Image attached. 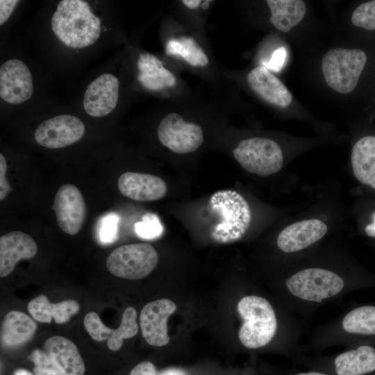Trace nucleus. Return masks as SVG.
I'll return each mask as SVG.
<instances>
[{"label": "nucleus", "mask_w": 375, "mask_h": 375, "mask_svg": "<svg viewBox=\"0 0 375 375\" xmlns=\"http://www.w3.org/2000/svg\"><path fill=\"white\" fill-rule=\"evenodd\" d=\"M373 222L365 226V233L367 235L375 238V211L372 215Z\"/></svg>", "instance_id": "72a5a7b5"}, {"label": "nucleus", "mask_w": 375, "mask_h": 375, "mask_svg": "<svg viewBox=\"0 0 375 375\" xmlns=\"http://www.w3.org/2000/svg\"><path fill=\"white\" fill-rule=\"evenodd\" d=\"M8 165L5 157L0 154V200L3 201L11 191V187L6 178Z\"/></svg>", "instance_id": "c85d7f7f"}, {"label": "nucleus", "mask_w": 375, "mask_h": 375, "mask_svg": "<svg viewBox=\"0 0 375 375\" xmlns=\"http://www.w3.org/2000/svg\"><path fill=\"white\" fill-rule=\"evenodd\" d=\"M356 285L344 272L310 265L288 272L276 288L279 301L305 322L318 308L342 299Z\"/></svg>", "instance_id": "f257e3e1"}, {"label": "nucleus", "mask_w": 375, "mask_h": 375, "mask_svg": "<svg viewBox=\"0 0 375 375\" xmlns=\"http://www.w3.org/2000/svg\"><path fill=\"white\" fill-rule=\"evenodd\" d=\"M118 189L124 197L138 201H152L163 198L167 191L165 181L149 174L126 172L118 179Z\"/></svg>", "instance_id": "2eb2a0df"}, {"label": "nucleus", "mask_w": 375, "mask_h": 375, "mask_svg": "<svg viewBox=\"0 0 375 375\" xmlns=\"http://www.w3.org/2000/svg\"><path fill=\"white\" fill-rule=\"evenodd\" d=\"M38 252L33 238L22 231H11L0 238V276L6 277L22 259H31Z\"/></svg>", "instance_id": "dca6fc26"}, {"label": "nucleus", "mask_w": 375, "mask_h": 375, "mask_svg": "<svg viewBox=\"0 0 375 375\" xmlns=\"http://www.w3.org/2000/svg\"><path fill=\"white\" fill-rule=\"evenodd\" d=\"M158 138L162 145L176 153L193 152L203 142L201 127L174 112L167 115L160 122Z\"/></svg>", "instance_id": "0eeeda50"}, {"label": "nucleus", "mask_w": 375, "mask_h": 375, "mask_svg": "<svg viewBox=\"0 0 375 375\" xmlns=\"http://www.w3.org/2000/svg\"><path fill=\"white\" fill-rule=\"evenodd\" d=\"M33 92L31 73L22 61L10 59L0 67V97L10 104H19L31 98Z\"/></svg>", "instance_id": "f8f14e48"}, {"label": "nucleus", "mask_w": 375, "mask_h": 375, "mask_svg": "<svg viewBox=\"0 0 375 375\" xmlns=\"http://www.w3.org/2000/svg\"><path fill=\"white\" fill-rule=\"evenodd\" d=\"M137 65L140 70L138 80L146 89L160 90L176 85L174 75L155 56L149 53H140Z\"/></svg>", "instance_id": "aec40b11"}, {"label": "nucleus", "mask_w": 375, "mask_h": 375, "mask_svg": "<svg viewBox=\"0 0 375 375\" xmlns=\"http://www.w3.org/2000/svg\"><path fill=\"white\" fill-rule=\"evenodd\" d=\"M351 22L367 30L375 29V0L363 3L357 7L351 16Z\"/></svg>", "instance_id": "a878e982"}, {"label": "nucleus", "mask_w": 375, "mask_h": 375, "mask_svg": "<svg viewBox=\"0 0 375 375\" xmlns=\"http://www.w3.org/2000/svg\"><path fill=\"white\" fill-rule=\"evenodd\" d=\"M281 375H334L329 372L318 370V369H307L306 370H298V369H287L285 371H283L281 373Z\"/></svg>", "instance_id": "473e14b6"}, {"label": "nucleus", "mask_w": 375, "mask_h": 375, "mask_svg": "<svg viewBox=\"0 0 375 375\" xmlns=\"http://www.w3.org/2000/svg\"><path fill=\"white\" fill-rule=\"evenodd\" d=\"M351 164L356 178L375 189V136H365L354 144Z\"/></svg>", "instance_id": "4be33fe9"}, {"label": "nucleus", "mask_w": 375, "mask_h": 375, "mask_svg": "<svg viewBox=\"0 0 375 375\" xmlns=\"http://www.w3.org/2000/svg\"><path fill=\"white\" fill-rule=\"evenodd\" d=\"M51 28L67 47L84 48L94 44L101 33V19L82 0H62L51 19Z\"/></svg>", "instance_id": "f03ea898"}, {"label": "nucleus", "mask_w": 375, "mask_h": 375, "mask_svg": "<svg viewBox=\"0 0 375 375\" xmlns=\"http://www.w3.org/2000/svg\"><path fill=\"white\" fill-rule=\"evenodd\" d=\"M84 326L90 337L97 341L108 340L112 351L121 349L124 339L134 337L138 332L137 312L133 307L126 308L122 315L119 326L116 329L107 327L94 312H88L84 317Z\"/></svg>", "instance_id": "9b49d317"}, {"label": "nucleus", "mask_w": 375, "mask_h": 375, "mask_svg": "<svg viewBox=\"0 0 375 375\" xmlns=\"http://www.w3.org/2000/svg\"><path fill=\"white\" fill-rule=\"evenodd\" d=\"M163 226L155 214H145L142 220L135 224L136 234L144 239H154L160 237L163 233Z\"/></svg>", "instance_id": "393cba45"}, {"label": "nucleus", "mask_w": 375, "mask_h": 375, "mask_svg": "<svg viewBox=\"0 0 375 375\" xmlns=\"http://www.w3.org/2000/svg\"><path fill=\"white\" fill-rule=\"evenodd\" d=\"M271 12L270 22L278 31H289L304 17L306 7L301 0H267Z\"/></svg>", "instance_id": "5701e85b"}, {"label": "nucleus", "mask_w": 375, "mask_h": 375, "mask_svg": "<svg viewBox=\"0 0 375 375\" xmlns=\"http://www.w3.org/2000/svg\"><path fill=\"white\" fill-rule=\"evenodd\" d=\"M37 330V324L26 314L11 310L2 323L1 341L3 346L16 347L29 341Z\"/></svg>", "instance_id": "412c9836"}, {"label": "nucleus", "mask_w": 375, "mask_h": 375, "mask_svg": "<svg viewBox=\"0 0 375 375\" xmlns=\"http://www.w3.org/2000/svg\"><path fill=\"white\" fill-rule=\"evenodd\" d=\"M27 309L40 322L51 323L53 317L56 324H63L78 312L80 306L76 301L69 299L51 303L44 294H40L28 303Z\"/></svg>", "instance_id": "6ab92c4d"}, {"label": "nucleus", "mask_w": 375, "mask_h": 375, "mask_svg": "<svg viewBox=\"0 0 375 375\" xmlns=\"http://www.w3.org/2000/svg\"><path fill=\"white\" fill-rule=\"evenodd\" d=\"M366 62L367 56L361 49L335 48L324 55L322 69L332 89L348 94L357 85Z\"/></svg>", "instance_id": "20e7f679"}, {"label": "nucleus", "mask_w": 375, "mask_h": 375, "mask_svg": "<svg viewBox=\"0 0 375 375\" xmlns=\"http://www.w3.org/2000/svg\"><path fill=\"white\" fill-rule=\"evenodd\" d=\"M176 310V305L168 299H160L147 303L140 315L142 334L153 347H162L169 342L167 321Z\"/></svg>", "instance_id": "9d476101"}, {"label": "nucleus", "mask_w": 375, "mask_h": 375, "mask_svg": "<svg viewBox=\"0 0 375 375\" xmlns=\"http://www.w3.org/2000/svg\"><path fill=\"white\" fill-rule=\"evenodd\" d=\"M119 97V81L111 74H103L88 85L84 94L83 107L92 117H103L116 107Z\"/></svg>", "instance_id": "4468645a"}, {"label": "nucleus", "mask_w": 375, "mask_h": 375, "mask_svg": "<svg viewBox=\"0 0 375 375\" xmlns=\"http://www.w3.org/2000/svg\"><path fill=\"white\" fill-rule=\"evenodd\" d=\"M247 81L258 96L271 104L285 108L292 102L290 92L265 67L259 66L253 69L247 76Z\"/></svg>", "instance_id": "f3484780"}, {"label": "nucleus", "mask_w": 375, "mask_h": 375, "mask_svg": "<svg viewBox=\"0 0 375 375\" xmlns=\"http://www.w3.org/2000/svg\"><path fill=\"white\" fill-rule=\"evenodd\" d=\"M182 3L190 9H196L202 1L201 0H183Z\"/></svg>", "instance_id": "f704fd0d"}, {"label": "nucleus", "mask_w": 375, "mask_h": 375, "mask_svg": "<svg viewBox=\"0 0 375 375\" xmlns=\"http://www.w3.org/2000/svg\"><path fill=\"white\" fill-rule=\"evenodd\" d=\"M287 56L286 49L283 47H279L274 51L269 61L265 64L267 67L274 72H279L285 61ZM266 67V68H267Z\"/></svg>", "instance_id": "c756f323"}, {"label": "nucleus", "mask_w": 375, "mask_h": 375, "mask_svg": "<svg viewBox=\"0 0 375 375\" xmlns=\"http://www.w3.org/2000/svg\"><path fill=\"white\" fill-rule=\"evenodd\" d=\"M30 359L34 363L36 375H65L44 351L34 350Z\"/></svg>", "instance_id": "bb28decb"}, {"label": "nucleus", "mask_w": 375, "mask_h": 375, "mask_svg": "<svg viewBox=\"0 0 375 375\" xmlns=\"http://www.w3.org/2000/svg\"><path fill=\"white\" fill-rule=\"evenodd\" d=\"M327 231V226L317 219L297 222L280 232L276 244L285 253L299 252L319 241Z\"/></svg>", "instance_id": "ddd939ff"}, {"label": "nucleus", "mask_w": 375, "mask_h": 375, "mask_svg": "<svg viewBox=\"0 0 375 375\" xmlns=\"http://www.w3.org/2000/svg\"><path fill=\"white\" fill-rule=\"evenodd\" d=\"M160 375H185L182 371L177 369H169L162 372Z\"/></svg>", "instance_id": "c9c22d12"}, {"label": "nucleus", "mask_w": 375, "mask_h": 375, "mask_svg": "<svg viewBox=\"0 0 375 375\" xmlns=\"http://www.w3.org/2000/svg\"><path fill=\"white\" fill-rule=\"evenodd\" d=\"M119 216L108 213L101 217L98 224V237L102 243H112L117 238Z\"/></svg>", "instance_id": "cd10ccee"}, {"label": "nucleus", "mask_w": 375, "mask_h": 375, "mask_svg": "<svg viewBox=\"0 0 375 375\" xmlns=\"http://www.w3.org/2000/svg\"><path fill=\"white\" fill-rule=\"evenodd\" d=\"M158 262V254L153 247L147 243H134L114 249L106 259V267L115 276L138 280L148 276Z\"/></svg>", "instance_id": "39448f33"}, {"label": "nucleus", "mask_w": 375, "mask_h": 375, "mask_svg": "<svg viewBox=\"0 0 375 375\" xmlns=\"http://www.w3.org/2000/svg\"><path fill=\"white\" fill-rule=\"evenodd\" d=\"M18 2L17 0L0 1V25H2L8 20Z\"/></svg>", "instance_id": "7c9ffc66"}, {"label": "nucleus", "mask_w": 375, "mask_h": 375, "mask_svg": "<svg viewBox=\"0 0 375 375\" xmlns=\"http://www.w3.org/2000/svg\"><path fill=\"white\" fill-rule=\"evenodd\" d=\"M210 1H208V0L202 1V3H201V8H202L203 9H204V10L208 9V8H209V6H210Z\"/></svg>", "instance_id": "4c0bfd02"}, {"label": "nucleus", "mask_w": 375, "mask_h": 375, "mask_svg": "<svg viewBox=\"0 0 375 375\" xmlns=\"http://www.w3.org/2000/svg\"><path fill=\"white\" fill-rule=\"evenodd\" d=\"M57 223L61 230L74 235L80 232L86 217L84 197L74 185L65 184L57 191L53 204Z\"/></svg>", "instance_id": "1a4fd4ad"}, {"label": "nucleus", "mask_w": 375, "mask_h": 375, "mask_svg": "<svg viewBox=\"0 0 375 375\" xmlns=\"http://www.w3.org/2000/svg\"><path fill=\"white\" fill-rule=\"evenodd\" d=\"M235 160L247 172L262 176L278 172L283 163L281 148L265 138H251L241 141L233 151Z\"/></svg>", "instance_id": "423d86ee"}, {"label": "nucleus", "mask_w": 375, "mask_h": 375, "mask_svg": "<svg viewBox=\"0 0 375 375\" xmlns=\"http://www.w3.org/2000/svg\"><path fill=\"white\" fill-rule=\"evenodd\" d=\"M212 211L220 217L210 230V238L217 243L229 244L241 240L251 222L250 206L239 192L222 190L213 193L209 200Z\"/></svg>", "instance_id": "7ed1b4c3"}, {"label": "nucleus", "mask_w": 375, "mask_h": 375, "mask_svg": "<svg viewBox=\"0 0 375 375\" xmlns=\"http://www.w3.org/2000/svg\"><path fill=\"white\" fill-rule=\"evenodd\" d=\"M167 55L181 57L193 67H205L208 58L192 38L181 37L169 40L165 47Z\"/></svg>", "instance_id": "b1692460"}, {"label": "nucleus", "mask_w": 375, "mask_h": 375, "mask_svg": "<svg viewBox=\"0 0 375 375\" xmlns=\"http://www.w3.org/2000/svg\"><path fill=\"white\" fill-rule=\"evenodd\" d=\"M129 375H156V369L152 362L143 361L134 367Z\"/></svg>", "instance_id": "2f4dec72"}, {"label": "nucleus", "mask_w": 375, "mask_h": 375, "mask_svg": "<svg viewBox=\"0 0 375 375\" xmlns=\"http://www.w3.org/2000/svg\"><path fill=\"white\" fill-rule=\"evenodd\" d=\"M44 351L65 375H83L84 361L76 344L62 336H53L44 343Z\"/></svg>", "instance_id": "a211bd4d"}, {"label": "nucleus", "mask_w": 375, "mask_h": 375, "mask_svg": "<svg viewBox=\"0 0 375 375\" xmlns=\"http://www.w3.org/2000/svg\"><path fill=\"white\" fill-rule=\"evenodd\" d=\"M85 125L78 117L60 115L41 123L35 131V141L49 149H60L80 140Z\"/></svg>", "instance_id": "6e6552de"}, {"label": "nucleus", "mask_w": 375, "mask_h": 375, "mask_svg": "<svg viewBox=\"0 0 375 375\" xmlns=\"http://www.w3.org/2000/svg\"><path fill=\"white\" fill-rule=\"evenodd\" d=\"M13 375H34L31 372L26 369H16Z\"/></svg>", "instance_id": "e433bc0d"}]
</instances>
